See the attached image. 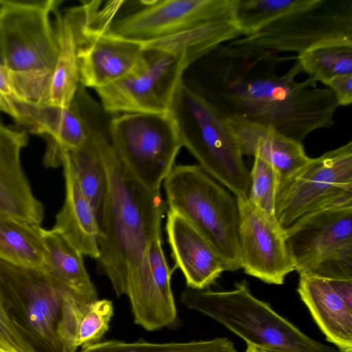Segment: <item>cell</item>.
Masks as SVG:
<instances>
[{"label":"cell","instance_id":"obj_13","mask_svg":"<svg viewBox=\"0 0 352 352\" xmlns=\"http://www.w3.org/2000/svg\"><path fill=\"white\" fill-rule=\"evenodd\" d=\"M187 68L182 56L144 47L142 59L132 73L96 91L109 113H166Z\"/></svg>","mask_w":352,"mask_h":352},{"label":"cell","instance_id":"obj_22","mask_svg":"<svg viewBox=\"0 0 352 352\" xmlns=\"http://www.w3.org/2000/svg\"><path fill=\"white\" fill-rule=\"evenodd\" d=\"M47 273L73 292L91 302L98 298L83 261L82 254L60 232L52 228L42 231Z\"/></svg>","mask_w":352,"mask_h":352},{"label":"cell","instance_id":"obj_27","mask_svg":"<svg viewBox=\"0 0 352 352\" xmlns=\"http://www.w3.org/2000/svg\"><path fill=\"white\" fill-rule=\"evenodd\" d=\"M302 70L315 81L340 74H352V38L318 44L297 56Z\"/></svg>","mask_w":352,"mask_h":352},{"label":"cell","instance_id":"obj_6","mask_svg":"<svg viewBox=\"0 0 352 352\" xmlns=\"http://www.w3.org/2000/svg\"><path fill=\"white\" fill-rule=\"evenodd\" d=\"M163 184L168 209L184 216L207 239L226 271L241 269L236 197L199 164H175Z\"/></svg>","mask_w":352,"mask_h":352},{"label":"cell","instance_id":"obj_4","mask_svg":"<svg viewBox=\"0 0 352 352\" xmlns=\"http://www.w3.org/2000/svg\"><path fill=\"white\" fill-rule=\"evenodd\" d=\"M187 308L208 316L243 339L268 352H340L311 339L255 297L245 280L228 291L187 287L181 294Z\"/></svg>","mask_w":352,"mask_h":352},{"label":"cell","instance_id":"obj_19","mask_svg":"<svg viewBox=\"0 0 352 352\" xmlns=\"http://www.w3.org/2000/svg\"><path fill=\"white\" fill-rule=\"evenodd\" d=\"M28 140L26 131L11 128L0 120V214L41 224L44 207L34 196L21 160Z\"/></svg>","mask_w":352,"mask_h":352},{"label":"cell","instance_id":"obj_7","mask_svg":"<svg viewBox=\"0 0 352 352\" xmlns=\"http://www.w3.org/2000/svg\"><path fill=\"white\" fill-rule=\"evenodd\" d=\"M126 1H82L74 8L72 21L78 48L79 83L94 89L120 80L140 65L141 43L114 35L111 26Z\"/></svg>","mask_w":352,"mask_h":352},{"label":"cell","instance_id":"obj_20","mask_svg":"<svg viewBox=\"0 0 352 352\" xmlns=\"http://www.w3.org/2000/svg\"><path fill=\"white\" fill-rule=\"evenodd\" d=\"M223 121L243 156L253 155L272 164L278 174L279 181L310 160L302 143L287 138L272 129L236 117L226 118Z\"/></svg>","mask_w":352,"mask_h":352},{"label":"cell","instance_id":"obj_2","mask_svg":"<svg viewBox=\"0 0 352 352\" xmlns=\"http://www.w3.org/2000/svg\"><path fill=\"white\" fill-rule=\"evenodd\" d=\"M94 134L106 183L99 217V263L118 297L126 295L133 322L148 331L173 327L176 305L166 302L152 275L148 249L162 236L166 204L160 190H151L126 169L111 142Z\"/></svg>","mask_w":352,"mask_h":352},{"label":"cell","instance_id":"obj_12","mask_svg":"<svg viewBox=\"0 0 352 352\" xmlns=\"http://www.w3.org/2000/svg\"><path fill=\"white\" fill-rule=\"evenodd\" d=\"M61 2L0 0V28L7 69H54L58 47L52 15Z\"/></svg>","mask_w":352,"mask_h":352},{"label":"cell","instance_id":"obj_8","mask_svg":"<svg viewBox=\"0 0 352 352\" xmlns=\"http://www.w3.org/2000/svg\"><path fill=\"white\" fill-rule=\"evenodd\" d=\"M352 201V142L325 152L278 182L274 215L285 232L313 212Z\"/></svg>","mask_w":352,"mask_h":352},{"label":"cell","instance_id":"obj_5","mask_svg":"<svg viewBox=\"0 0 352 352\" xmlns=\"http://www.w3.org/2000/svg\"><path fill=\"white\" fill-rule=\"evenodd\" d=\"M169 113L176 124L182 146L197 159L202 169L226 186L235 197H247L250 172L236 141L219 111L182 80Z\"/></svg>","mask_w":352,"mask_h":352},{"label":"cell","instance_id":"obj_9","mask_svg":"<svg viewBox=\"0 0 352 352\" xmlns=\"http://www.w3.org/2000/svg\"><path fill=\"white\" fill-rule=\"evenodd\" d=\"M285 234L299 276L352 280V201L309 214Z\"/></svg>","mask_w":352,"mask_h":352},{"label":"cell","instance_id":"obj_26","mask_svg":"<svg viewBox=\"0 0 352 352\" xmlns=\"http://www.w3.org/2000/svg\"><path fill=\"white\" fill-rule=\"evenodd\" d=\"M94 129L93 126L91 128L82 146L66 152L64 155L71 164L82 194L91 204L99 220L106 177Z\"/></svg>","mask_w":352,"mask_h":352},{"label":"cell","instance_id":"obj_15","mask_svg":"<svg viewBox=\"0 0 352 352\" xmlns=\"http://www.w3.org/2000/svg\"><path fill=\"white\" fill-rule=\"evenodd\" d=\"M236 199L241 268L267 284H283L285 277L295 271L285 231L274 216L256 206L247 197Z\"/></svg>","mask_w":352,"mask_h":352},{"label":"cell","instance_id":"obj_24","mask_svg":"<svg viewBox=\"0 0 352 352\" xmlns=\"http://www.w3.org/2000/svg\"><path fill=\"white\" fill-rule=\"evenodd\" d=\"M58 47L56 62L52 73L49 104L67 107L80 86L77 52L78 43L73 24L65 11L54 13Z\"/></svg>","mask_w":352,"mask_h":352},{"label":"cell","instance_id":"obj_32","mask_svg":"<svg viewBox=\"0 0 352 352\" xmlns=\"http://www.w3.org/2000/svg\"><path fill=\"white\" fill-rule=\"evenodd\" d=\"M8 71L11 87L16 98L49 104L52 71Z\"/></svg>","mask_w":352,"mask_h":352},{"label":"cell","instance_id":"obj_28","mask_svg":"<svg viewBox=\"0 0 352 352\" xmlns=\"http://www.w3.org/2000/svg\"><path fill=\"white\" fill-rule=\"evenodd\" d=\"M80 352H236L234 343L226 337L207 340L148 342L138 340L126 342L118 340L100 341Z\"/></svg>","mask_w":352,"mask_h":352},{"label":"cell","instance_id":"obj_21","mask_svg":"<svg viewBox=\"0 0 352 352\" xmlns=\"http://www.w3.org/2000/svg\"><path fill=\"white\" fill-rule=\"evenodd\" d=\"M61 166L63 167L65 196L52 228L60 232L83 256L98 259L99 220L82 194L71 164L64 155Z\"/></svg>","mask_w":352,"mask_h":352},{"label":"cell","instance_id":"obj_41","mask_svg":"<svg viewBox=\"0 0 352 352\" xmlns=\"http://www.w3.org/2000/svg\"><path fill=\"white\" fill-rule=\"evenodd\" d=\"M267 352H268V351H267Z\"/></svg>","mask_w":352,"mask_h":352},{"label":"cell","instance_id":"obj_35","mask_svg":"<svg viewBox=\"0 0 352 352\" xmlns=\"http://www.w3.org/2000/svg\"><path fill=\"white\" fill-rule=\"evenodd\" d=\"M333 93L338 105L348 106L352 102V74H340L324 81Z\"/></svg>","mask_w":352,"mask_h":352},{"label":"cell","instance_id":"obj_18","mask_svg":"<svg viewBox=\"0 0 352 352\" xmlns=\"http://www.w3.org/2000/svg\"><path fill=\"white\" fill-rule=\"evenodd\" d=\"M167 239L175 265L186 287L204 289L226 271L223 263L207 239L184 216L168 209Z\"/></svg>","mask_w":352,"mask_h":352},{"label":"cell","instance_id":"obj_39","mask_svg":"<svg viewBox=\"0 0 352 352\" xmlns=\"http://www.w3.org/2000/svg\"><path fill=\"white\" fill-rule=\"evenodd\" d=\"M245 352H267V351L261 348L256 347L252 345L247 344V348H246Z\"/></svg>","mask_w":352,"mask_h":352},{"label":"cell","instance_id":"obj_36","mask_svg":"<svg viewBox=\"0 0 352 352\" xmlns=\"http://www.w3.org/2000/svg\"><path fill=\"white\" fill-rule=\"evenodd\" d=\"M0 96L8 103V100L16 98L11 87L8 71L0 65Z\"/></svg>","mask_w":352,"mask_h":352},{"label":"cell","instance_id":"obj_38","mask_svg":"<svg viewBox=\"0 0 352 352\" xmlns=\"http://www.w3.org/2000/svg\"><path fill=\"white\" fill-rule=\"evenodd\" d=\"M0 65L5 67L1 28H0Z\"/></svg>","mask_w":352,"mask_h":352},{"label":"cell","instance_id":"obj_25","mask_svg":"<svg viewBox=\"0 0 352 352\" xmlns=\"http://www.w3.org/2000/svg\"><path fill=\"white\" fill-rule=\"evenodd\" d=\"M241 36L234 21H221L207 23L142 45L144 47L160 49L180 56L188 67L219 45L238 39Z\"/></svg>","mask_w":352,"mask_h":352},{"label":"cell","instance_id":"obj_10","mask_svg":"<svg viewBox=\"0 0 352 352\" xmlns=\"http://www.w3.org/2000/svg\"><path fill=\"white\" fill-rule=\"evenodd\" d=\"M108 128L126 169L147 188L160 190L182 147L171 114L122 113L111 118Z\"/></svg>","mask_w":352,"mask_h":352},{"label":"cell","instance_id":"obj_16","mask_svg":"<svg viewBox=\"0 0 352 352\" xmlns=\"http://www.w3.org/2000/svg\"><path fill=\"white\" fill-rule=\"evenodd\" d=\"M85 87L79 86L67 107L23 101H8L10 116L31 133L43 137L47 147L43 157L46 167L62 164L64 153L78 148L86 140L91 128L85 113L89 100Z\"/></svg>","mask_w":352,"mask_h":352},{"label":"cell","instance_id":"obj_37","mask_svg":"<svg viewBox=\"0 0 352 352\" xmlns=\"http://www.w3.org/2000/svg\"><path fill=\"white\" fill-rule=\"evenodd\" d=\"M0 111L10 115V110L6 101L0 96Z\"/></svg>","mask_w":352,"mask_h":352},{"label":"cell","instance_id":"obj_31","mask_svg":"<svg viewBox=\"0 0 352 352\" xmlns=\"http://www.w3.org/2000/svg\"><path fill=\"white\" fill-rule=\"evenodd\" d=\"M113 310V303L109 300L97 299L91 302L80 320L76 346L85 348L100 342L109 329Z\"/></svg>","mask_w":352,"mask_h":352},{"label":"cell","instance_id":"obj_1","mask_svg":"<svg viewBox=\"0 0 352 352\" xmlns=\"http://www.w3.org/2000/svg\"><path fill=\"white\" fill-rule=\"evenodd\" d=\"M296 57L221 44L198 60L191 88L223 118H242L302 143L312 131L333 125L339 105L332 91L317 87L311 77L295 80L302 71Z\"/></svg>","mask_w":352,"mask_h":352},{"label":"cell","instance_id":"obj_23","mask_svg":"<svg viewBox=\"0 0 352 352\" xmlns=\"http://www.w3.org/2000/svg\"><path fill=\"white\" fill-rule=\"evenodd\" d=\"M40 224L0 214V259L47 272Z\"/></svg>","mask_w":352,"mask_h":352},{"label":"cell","instance_id":"obj_34","mask_svg":"<svg viewBox=\"0 0 352 352\" xmlns=\"http://www.w3.org/2000/svg\"><path fill=\"white\" fill-rule=\"evenodd\" d=\"M0 343L17 352H32L18 336L4 310L0 298Z\"/></svg>","mask_w":352,"mask_h":352},{"label":"cell","instance_id":"obj_11","mask_svg":"<svg viewBox=\"0 0 352 352\" xmlns=\"http://www.w3.org/2000/svg\"><path fill=\"white\" fill-rule=\"evenodd\" d=\"M343 38H352V0H312L307 7L231 42L276 54H300L318 44Z\"/></svg>","mask_w":352,"mask_h":352},{"label":"cell","instance_id":"obj_33","mask_svg":"<svg viewBox=\"0 0 352 352\" xmlns=\"http://www.w3.org/2000/svg\"><path fill=\"white\" fill-rule=\"evenodd\" d=\"M149 264L155 285L164 299L175 305L171 289L170 278L173 269L170 270L163 248L162 238L159 236L151 243L148 249Z\"/></svg>","mask_w":352,"mask_h":352},{"label":"cell","instance_id":"obj_29","mask_svg":"<svg viewBox=\"0 0 352 352\" xmlns=\"http://www.w3.org/2000/svg\"><path fill=\"white\" fill-rule=\"evenodd\" d=\"M311 1L312 0H235L234 22L242 36H249L267 23L307 7Z\"/></svg>","mask_w":352,"mask_h":352},{"label":"cell","instance_id":"obj_17","mask_svg":"<svg viewBox=\"0 0 352 352\" xmlns=\"http://www.w3.org/2000/svg\"><path fill=\"white\" fill-rule=\"evenodd\" d=\"M297 291L326 340L352 352V280L300 275Z\"/></svg>","mask_w":352,"mask_h":352},{"label":"cell","instance_id":"obj_40","mask_svg":"<svg viewBox=\"0 0 352 352\" xmlns=\"http://www.w3.org/2000/svg\"><path fill=\"white\" fill-rule=\"evenodd\" d=\"M0 352H17V351L10 349L9 348L5 347L3 345L0 344Z\"/></svg>","mask_w":352,"mask_h":352},{"label":"cell","instance_id":"obj_3","mask_svg":"<svg viewBox=\"0 0 352 352\" xmlns=\"http://www.w3.org/2000/svg\"><path fill=\"white\" fill-rule=\"evenodd\" d=\"M0 298L15 331L32 352H76L89 302L47 272L0 259Z\"/></svg>","mask_w":352,"mask_h":352},{"label":"cell","instance_id":"obj_30","mask_svg":"<svg viewBox=\"0 0 352 352\" xmlns=\"http://www.w3.org/2000/svg\"><path fill=\"white\" fill-rule=\"evenodd\" d=\"M250 176V184L247 198L268 214L275 217V198L279 182L277 171L265 160L254 157Z\"/></svg>","mask_w":352,"mask_h":352},{"label":"cell","instance_id":"obj_14","mask_svg":"<svg viewBox=\"0 0 352 352\" xmlns=\"http://www.w3.org/2000/svg\"><path fill=\"white\" fill-rule=\"evenodd\" d=\"M139 10L113 21L111 32L141 44L215 22L234 21L235 0L141 1ZM235 23V22H234Z\"/></svg>","mask_w":352,"mask_h":352}]
</instances>
